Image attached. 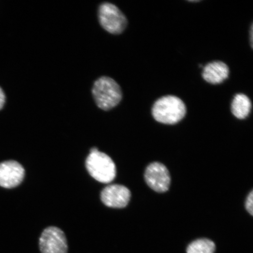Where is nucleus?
Masks as SVG:
<instances>
[{
	"mask_svg": "<svg viewBox=\"0 0 253 253\" xmlns=\"http://www.w3.org/2000/svg\"><path fill=\"white\" fill-rule=\"evenodd\" d=\"M91 93L97 106L104 111L115 108L123 99L121 87L113 79L106 76L94 82Z\"/></svg>",
	"mask_w": 253,
	"mask_h": 253,
	"instance_id": "1",
	"label": "nucleus"
},
{
	"mask_svg": "<svg viewBox=\"0 0 253 253\" xmlns=\"http://www.w3.org/2000/svg\"><path fill=\"white\" fill-rule=\"evenodd\" d=\"M186 107L180 98L167 95L158 99L152 108V115L158 122L173 125L185 118Z\"/></svg>",
	"mask_w": 253,
	"mask_h": 253,
	"instance_id": "2",
	"label": "nucleus"
},
{
	"mask_svg": "<svg viewBox=\"0 0 253 253\" xmlns=\"http://www.w3.org/2000/svg\"><path fill=\"white\" fill-rule=\"evenodd\" d=\"M86 167L90 175L101 183L112 182L116 176V167L112 158L99 150L88 155Z\"/></svg>",
	"mask_w": 253,
	"mask_h": 253,
	"instance_id": "3",
	"label": "nucleus"
},
{
	"mask_svg": "<svg viewBox=\"0 0 253 253\" xmlns=\"http://www.w3.org/2000/svg\"><path fill=\"white\" fill-rule=\"evenodd\" d=\"M98 19L104 30L113 35L124 32L128 25L127 18L115 4L103 2L98 8Z\"/></svg>",
	"mask_w": 253,
	"mask_h": 253,
	"instance_id": "4",
	"label": "nucleus"
},
{
	"mask_svg": "<svg viewBox=\"0 0 253 253\" xmlns=\"http://www.w3.org/2000/svg\"><path fill=\"white\" fill-rule=\"evenodd\" d=\"M41 253H68V245L64 232L58 227L50 226L43 231L40 237Z\"/></svg>",
	"mask_w": 253,
	"mask_h": 253,
	"instance_id": "5",
	"label": "nucleus"
},
{
	"mask_svg": "<svg viewBox=\"0 0 253 253\" xmlns=\"http://www.w3.org/2000/svg\"><path fill=\"white\" fill-rule=\"evenodd\" d=\"M144 177L147 185L154 191L163 193L169 188V172L162 164L153 163L150 164L145 170Z\"/></svg>",
	"mask_w": 253,
	"mask_h": 253,
	"instance_id": "6",
	"label": "nucleus"
},
{
	"mask_svg": "<svg viewBox=\"0 0 253 253\" xmlns=\"http://www.w3.org/2000/svg\"><path fill=\"white\" fill-rule=\"evenodd\" d=\"M25 169L21 164L14 160L0 163V186L6 189L17 187L23 181Z\"/></svg>",
	"mask_w": 253,
	"mask_h": 253,
	"instance_id": "7",
	"label": "nucleus"
},
{
	"mask_svg": "<svg viewBox=\"0 0 253 253\" xmlns=\"http://www.w3.org/2000/svg\"><path fill=\"white\" fill-rule=\"evenodd\" d=\"M103 203L109 208H123L126 207L131 198V192L126 186L114 184L106 186L100 195Z\"/></svg>",
	"mask_w": 253,
	"mask_h": 253,
	"instance_id": "8",
	"label": "nucleus"
},
{
	"mask_svg": "<svg viewBox=\"0 0 253 253\" xmlns=\"http://www.w3.org/2000/svg\"><path fill=\"white\" fill-rule=\"evenodd\" d=\"M230 70L225 63L216 61L208 63L204 66L202 77L208 83L217 84L229 78Z\"/></svg>",
	"mask_w": 253,
	"mask_h": 253,
	"instance_id": "9",
	"label": "nucleus"
},
{
	"mask_svg": "<svg viewBox=\"0 0 253 253\" xmlns=\"http://www.w3.org/2000/svg\"><path fill=\"white\" fill-rule=\"evenodd\" d=\"M252 104L251 99L246 94L239 93L235 95L231 104V111L237 119H245L251 112Z\"/></svg>",
	"mask_w": 253,
	"mask_h": 253,
	"instance_id": "10",
	"label": "nucleus"
},
{
	"mask_svg": "<svg viewBox=\"0 0 253 253\" xmlns=\"http://www.w3.org/2000/svg\"><path fill=\"white\" fill-rule=\"evenodd\" d=\"M216 249L214 243L207 239L195 240L187 248V253H214Z\"/></svg>",
	"mask_w": 253,
	"mask_h": 253,
	"instance_id": "11",
	"label": "nucleus"
},
{
	"mask_svg": "<svg viewBox=\"0 0 253 253\" xmlns=\"http://www.w3.org/2000/svg\"><path fill=\"white\" fill-rule=\"evenodd\" d=\"M246 208L248 212L253 214V192L250 193L246 201Z\"/></svg>",
	"mask_w": 253,
	"mask_h": 253,
	"instance_id": "12",
	"label": "nucleus"
},
{
	"mask_svg": "<svg viewBox=\"0 0 253 253\" xmlns=\"http://www.w3.org/2000/svg\"><path fill=\"white\" fill-rule=\"evenodd\" d=\"M5 103V95L1 87H0V110L4 107Z\"/></svg>",
	"mask_w": 253,
	"mask_h": 253,
	"instance_id": "13",
	"label": "nucleus"
},
{
	"mask_svg": "<svg viewBox=\"0 0 253 253\" xmlns=\"http://www.w3.org/2000/svg\"><path fill=\"white\" fill-rule=\"evenodd\" d=\"M251 46L253 47V25H252L251 30Z\"/></svg>",
	"mask_w": 253,
	"mask_h": 253,
	"instance_id": "14",
	"label": "nucleus"
}]
</instances>
